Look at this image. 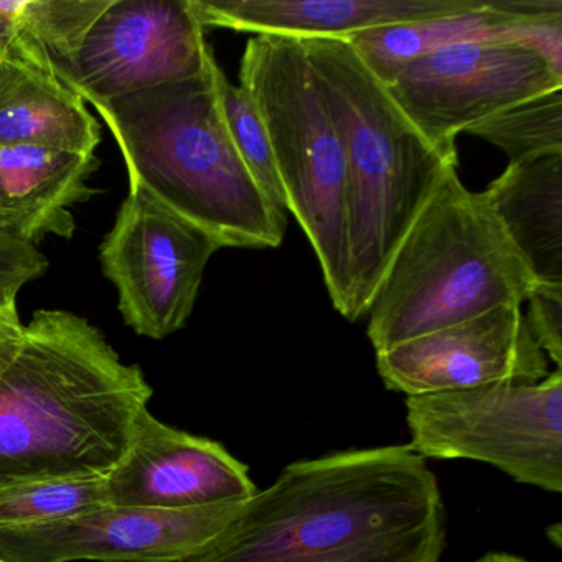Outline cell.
<instances>
[{
  "mask_svg": "<svg viewBox=\"0 0 562 562\" xmlns=\"http://www.w3.org/2000/svg\"><path fill=\"white\" fill-rule=\"evenodd\" d=\"M447 512L409 443L299 460L189 562H439Z\"/></svg>",
  "mask_w": 562,
  "mask_h": 562,
  "instance_id": "6da1fadb",
  "label": "cell"
},
{
  "mask_svg": "<svg viewBox=\"0 0 562 562\" xmlns=\"http://www.w3.org/2000/svg\"><path fill=\"white\" fill-rule=\"evenodd\" d=\"M153 396L143 368L88 318L35 312L0 374V488L106 476Z\"/></svg>",
  "mask_w": 562,
  "mask_h": 562,
  "instance_id": "7a4b0ae2",
  "label": "cell"
},
{
  "mask_svg": "<svg viewBox=\"0 0 562 562\" xmlns=\"http://www.w3.org/2000/svg\"><path fill=\"white\" fill-rule=\"evenodd\" d=\"M210 55L195 77L91 104L133 186L212 235L222 248L274 249L288 213L259 189L226 130Z\"/></svg>",
  "mask_w": 562,
  "mask_h": 562,
  "instance_id": "3957f363",
  "label": "cell"
},
{
  "mask_svg": "<svg viewBox=\"0 0 562 562\" xmlns=\"http://www.w3.org/2000/svg\"><path fill=\"white\" fill-rule=\"evenodd\" d=\"M299 42L344 144L351 252L347 321L357 322L404 236L459 160L456 149L424 137L347 41Z\"/></svg>",
  "mask_w": 562,
  "mask_h": 562,
  "instance_id": "277c9868",
  "label": "cell"
},
{
  "mask_svg": "<svg viewBox=\"0 0 562 562\" xmlns=\"http://www.w3.org/2000/svg\"><path fill=\"white\" fill-rule=\"evenodd\" d=\"M482 193L452 170L391 259L367 311L374 351L522 305L538 285Z\"/></svg>",
  "mask_w": 562,
  "mask_h": 562,
  "instance_id": "5b68a950",
  "label": "cell"
},
{
  "mask_svg": "<svg viewBox=\"0 0 562 562\" xmlns=\"http://www.w3.org/2000/svg\"><path fill=\"white\" fill-rule=\"evenodd\" d=\"M274 153L288 213L304 229L334 307L348 318L351 252L344 144L297 38L255 35L239 68Z\"/></svg>",
  "mask_w": 562,
  "mask_h": 562,
  "instance_id": "8992f818",
  "label": "cell"
},
{
  "mask_svg": "<svg viewBox=\"0 0 562 562\" xmlns=\"http://www.w3.org/2000/svg\"><path fill=\"white\" fill-rule=\"evenodd\" d=\"M414 452L476 460L515 482L562 492V371L539 383L492 384L406 397Z\"/></svg>",
  "mask_w": 562,
  "mask_h": 562,
  "instance_id": "52a82bcc",
  "label": "cell"
},
{
  "mask_svg": "<svg viewBox=\"0 0 562 562\" xmlns=\"http://www.w3.org/2000/svg\"><path fill=\"white\" fill-rule=\"evenodd\" d=\"M220 249L212 235L130 183L116 222L100 246L101 269L116 288L124 324L153 340L182 330L206 266Z\"/></svg>",
  "mask_w": 562,
  "mask_h": 562,
  "instance_id": "ba28073f",
  "label": "cell"
},
{
  "mask_svg": "<svg viewBox=\"0 0 562 562\" xmlns=\"http://www.w3.org/2000/svg\"><path fill=\"white\" fill-rule=\"evenodd\" d=\"M384 87L427 140L456 149L469 127L561 90L562 74L519 45L463 42L414 60Z\"/></svg>",
  "mask_w": 562,
  "mask_h": 562,
  "instance_id": "9c48e42d",
  "label": "cell"
},
{
  "mask_svg": "<svg viewBox=\"0 0 562 562\" xmlns=\"http://www.w3.org/2000/svg\"><path fill=\"white\" fill-rule=\"evenodd\" d=\"M212 52L190 0H111L64 83L93 104L195 77Z\"/></svg>",
  "mask_w": 562,
  "mask_h": 562,
  "instance_id": "30bf717a",
  "label": "cell"
},
{
  "mask_svg": "<svg viewBox=\"0 0 562 562\" xmlns=\"http://www.w3.org/2000/svg\"><path fill=\"white\" fill-rule=\"evenodd\" d=\"M243 503L193 509L104 505L60 521L0 528V561L189 562Z\"/></svg>",
  "mask_w": 562,
  "mask_h": 562,
  "instance_id": "8fae6325",
  "label": "cell"
},
{
  "mask_svg": "<svg viewBox=\"0 0 562 562\" xmlns=\"http://www.w3.org/2000/svg\"><path fill=\"white\" fill-rule=\"evenodd\" d=\"M384 386L407 396L544 380L549 360L522 305H502L376 353Z\"/></svg>",
  "mask_w": 562,
  "mask_h": 562,
  "instance_id": "7c38bea8",
  "label": "cell"
},
{
  "mask_svg": "<svg viewBox=\"0 0 562 562\" xmlns=\"http://www.w3.org/2000/svg\"><path fill=\"white\" fill-rule=\"evenodd\" d=\"M108 505L193 509L256 495L249 467L223 443L195 436L144 411L123 459L104 476Z\"/></svg>",
  "mask_w": 562,
  "mask_h": 562,
  "instance_id": "4fadbf2b",
  "label": "cell"
},
{
  "mask_svg": "<svg viewBox=\"0 0 562 562\" xmlns=\"http://www.w3.org/2000/svg\"><path fill=\"white\" fill-rule=\"evenodd\" d=\"M203 29L308 38H345L384 25L463 14L483 0H190Z\"/></svg>",
  "mask_w": 562,
  "mask_h": 562,
  "instance_id": "5bb4252c",
  "label": "cell"
},
{
  "mask_svg": "<svg viewBox=\"0 0 562 562\" xmlns=\"http://www.w3.org/2000/svg\"><path fill=\"white\" fill-rule=\"evenodd\" d=\"M97 154L57 147H0V233L37 246L48 235L71 239V206L97 195L90 180L100 169Z\"/></svg>",
  "mask_w": 562,
  "mask_h": 562,
  "instance_id": "9a60e30c",
  "label": "cell"
},
{
  "mask_svg": "<svg viewBox=\"0 0 562 562\" xmlns=\"http://www.w3.org/2000/svg\"><path fill=\"white\" fill-rule=\"evenodd\" d=\"M101 126L87 103L54 74L0 45V147L97 154Z\"/></svg>",
  "mask_w": 562,
  "mask_h": 562,
  "instance_id": "2e32d148",
  "label": "cell"
},
{
  "mask_svg": "<svg viewBox=\"0 0 562 562\" xmlns=\"http://www.w3.org/2000/svg\"><path fill=\"white\" fill-rule=\"evenodd\" d=\"M539 284H562V154L508 166L483 192Z\"/></svg>",
  "mask_w": 562,
  "mask_h": 562,
  "instance_id": "e0dca14e",
  "label": "cell"
},
{
  "mask_svg": "<svg viewBox=\"0 0 562 562\" xmlns=\"http://www.w3.org/2000/svg\"><path fill=\"white\" fill-rule=\"evenodd\" d=\"M539 21H516L492 8L490 0L473 11L409 24L384 25L358 32L345 41L383 85L414 60L463 42H503L531 48Z\"/></svg>",
  "mask_w": 562,
  "mask_h": 562,
  "instance_id": "ac0fdd59",
  "label": "cell"
},
{
  "mask_svg": "<svg viewBox=\"0 0 562 562\" xmlns=\"http://www.w3.org/2000/svg\"><path fill=\"white\" fill-rule=\"evenodd\" d=\"M111 0H21L0 45L64 81L88 31Z\"/></svg>",
  "mask_w": 562,
  "mask_h": 562,
  "instance_id": "d6986e66",
  "label": "cell"
},
{
  "mask_svg": "<svg viewBox=\"0 0 562 562\" xmlns=\"http://www.w3.org/2000/svg\"><path fill=\"white\" fill-rule=\"evenodd\" d=\"M463 134L502 149L508 166L562 154V88L508 108Z\"/></svg>",
  "mask_w": 562,
  "mask_h": 562,
  "instance_id": "ffe728a7",
  "label": "cell"
},
{
  "mask_svg": "<svg viewBox=\"0 0 562 562\" xmlns=\"http://www.w3.org/2000/svg\"><path fill=\"white\" fill-rule=\"evenodd\" d=\"M104 505V476L19 483L0 488V528L60 521Z\"/></svg>",
  "mask_w": 562,
  "mask_h": 562,
  "instance_id": "44dd1931",
  "label": "cell"
},
{
  "mask_svg": "<svg viewBox=\"0 0 562 562\" xmlns=\"http://www.w3.org/2000/svg\"><path fill=\"white\" fill-rule=\"evenodd\" d=\"M220 108L225 117L226 130L238 150L245 166L248 167L255 182L266 199L279 210L288 213L284 189L276 167L271 139L266 130L265 120L248 91L239 85H233L220 67L216 74Z\"/></svg>",
  "mask_w": 562,
  "mask_h": 562,
  "instance_id": "7402d4cb",
  "label": "cell"
},
{
  "mask_svg": "<svg viewBox=\"0 0 562 562\" xmlns=\"http://www.w3.org/2000/svg\"><path fill=\"white\" fill-rule=\"evenodd\" d=\"M525 304L529 331L549 361L562 364V284H538Z\"/></svg>",
  "mask_w": 562,
  "mask_h": 562,
  "instance_id": "603a6c76",
  "label": "cell"
},
{
  "mask_svg": "<svg viewBox=\"0 0 562 562\" xmlns=\"http://www.w3.org/2000/svg\"><path fill=\"white\" fill-rule=\"evenodd\" d=\"M47 269L48 259L37 246L0 233V301H18L22 288Z\"/></svg>",
  "mask_w": 562,
  "mask_h": 562,
  "instance_id": "cb8c5ba5",
  "label": "cell"
},
{
  "mask_svg": "<svg viewBox=\"0 0 562 562\" xmlns=\"http://www.w3.org/2000/svg\"><path fill=\"white\" fill-rule=\"evenodd\" d=\"M24 330L18 301H0V374L21 350Z\"/></svg>",
  "mask_w": 562,
  "mask_h": 562,
  "instance_id": "d4e9b609",
  "label": "cell"
},
{
  "mask_svg": "<svg viewBox=\"0 0 562 562\" xmlns=\"http://www.w3.org/2000/svg\"><path fill=\"white\" fill-rule=\"evenodd\" d=\"M475 562H529L528 559L519 558V555L508 554V552H490L483 558L476 559Z\"/></svg>",
  "mask_w": 562,
  "mask_h": 562,
  "instance_id": "484cf974",
  "label": "cell"
},
{
  "mask_svg": "<svg viewBox=\"0 0 562 562\" xmlns=\"http://www.w3.org/2000/svg\"><path fill=\"white\" fill-rule=\"evenodd\" d=\"M548 536H549V539H552V541H554L555 548H561V546H562V529H561V525H559V522H555L554 526H549Z\"/></svg>",
  "mask_w": 562,
  "mask_h": 562,
  "instance_id": "4316f807",
  "label": "cell"
},
{
  "mask_svg": "<svg viewBox=\"0 0 562 562\" xmlns=\"http://www.w3.org/2000/svg\"><path fill=\"white\" fill-rule=\"evenodd\" d=\"M0 562H4V561H0Z\"/></svg>",
  "mask_w": 562,
  "mask_h": 562,
  "instance_id": "83f0119b",
  "label": "cell"
}]
</instances>
